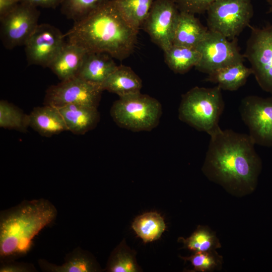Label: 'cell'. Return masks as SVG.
I'll use <instances>...</instances> for the list:
<instances>
[{
  "instance_id": "obj_15",
  "label": "cell",
  "mask_w": 272,
  "mask_h": 272,
  "mask_svg": "<svg viewBox=\"0 0 272 272\" xmlns=\"http://www.w3.org/2000/svg\"><path fill=\"white\" fill-rule=\"evenodd\" d=\"M112 57L106 53L87 51L77 76L102 87L118 66Z\"/></svg>"
},
{
  "instance_id": "obj_30",
  "label": "cell",
  "mask_w": 272,
  "mask_h": 272,
  "mask_svg": "<svg viewBox=\"0 0 272 272\" xmlns=\"http://www.w3.org/2000/svg\"><path fill=\"white\" fill-rule=\"evenodd\" d=\"M179 11L193 14H202L208 7L217 0H173Z\"/></svg>"
},
{
  "instance_id": "obj_12",
  "label": "cell",
  "mask_w": 272,
  "mask_h": 272,
  "mask_svg": "<svg viewBox=\"0 0 272 272\" xmlns=\"http://www.w3.org/2000/svg\"><path fill=\"white\" fill-rule=\"evenodd\" d=\"M179 10L173 0L154 1L143 28L163 51L173 45Z\"/></svg>"
},
{
  "instance_id": "obj_23",
  "label": "cell",
  "mask_w": 272,
  "mask_h": 272,
  "mask_svg": "<svg viewBox=\"0 0 272 272\" xmlns=\"http://www.w3.org/2000/svg\"><path fill=\"white\" fill-rule=\"evenodd\" d=\"M163 218L156 212H149L137 217L132 228L145 243L158 239L165 229Z\"/></svg>"
},
{
  "instance_id": "obj_10",
  "label": "cell",
  "mask_w": 272,
  "mask_h": 272,
  "mask_svg": "<svg viewBox=\"0 0 272 272\" xmlns=\"http://www.w3.org/2000/svg\"><path fill=\"white\" fill-rule=\"evenodd\" d=\"M103 91L101 86L75 76L50 86L46 91L45 105L57 108L70 104L97 108Z\"/></svg>"
},
{
  "instance_id": "obj_32",
  "label": "cell",
  "mask_w": 272,
  "mask_h": 272,
  "mask_svg": "<svg viewBox=\"0 0 272 272\" xmlns=\"http://www.w3.org/2000/svg\"><path fill=\"white\" fill-rule=\"evenodd\" d=\"M63 0H20V2L29 4L35 7L54 9L61 5Z\"/></svg>"
},
{
  "instance_id": "obj_5",
  "label": "cell",
  "mask_w": 272,
  "mask_h": 272,
  "mask_svg": "<svg viewBox=\"0 0 272 272\" xmlns=\"http://www.w3.org/2000/svg\"><path fill=\"white\" fill-rule=\"evenodd\" d=\"M162 113L160 102L141 92L119 97L110 114L119 127L132 131H151L159 124Z\"/></svg>"
},
{
  "instance_id": "obj_21",
  "label": "cell",
  "mask_w": 272,
  "mask_h": 272,
  "mask_svg": "<svg viewBox=\"0 0 272 272\" xmlns=\"http://www.w3.org/2000/svg\"><path fill=\"white\" fill-rule=\"evenodd\" d=\"M251 74V69L242 62L217 70L208 74L206 81L217 84L222 90L234 91L245 85Z\"/></svg>"
},
{
  "instance_id": "obj_19",
  "label": "cell",
  "mask_w": 272,
  "mask_h": 272,
  "mask_svg": "<svg viewBox=\"0 0 272 272\" xmlns=\"http://www.w3.org/2000/svg\"><path fill=\"white\" fill-rule=\"evenodd\" d=\"M208 31L194 14L180 11L173 45L196 48Z\"/></svg>"
},
{
  "instance_id": "obj_9",
  "label": "cell",
  "mask_w": 272,
  "mask_h": 272,
  "mask_svg": "<svg viewBox=\"0 0 272 272\" xmlns=\"http://www.w3.org/2000/svg\"><path fill=\"white\" fill-rule=\"evenodd\" d=\"M241 118L255 145L272 147V95L244 97L239 107Z\"/></svg>"
},
{
  "instance_id": "obj_1",
  "label": "cell",
  "mask_w": 272,
  "mask_h": 272,
  "mask_svg": "<svg viewBox=\"0 0 272 272\" xmlns=\"http://www.w3.org/2000/svg\"><path fill=\"white\" fill-rule=\"evenodd\" d=\"M202 171L210 180L240 192L256 186L262 162L248 134L221 128L210 135Z\"/></svg>"
},
{
  "instance_id": "obj_18",
  "label": "cell",
  "mask_w": 272,
  "mask_h": 272,
  "mask_svg": "<svg viewBox=\"0 0 272 272\" xmlns=\"http://www.w3.org/2000/svg\"><path fill=\"white\" fill-rule=\"evenodd\" d=\"M86 52L84 48L66 42L48 67L61 81L77 76Z\"/></svg>"
},
{
  "instance_id": "obj_4",
  "label": "cell",
  "mask_w": 272,
  "mask_h": 272,
  "mask_svg": "<svg viewBox=\"0 0 272 272\" xmlns=\"http://www.w3.org/2000/svg\"><path fill=\"white\" fill-rule=\"evenodd\" d=\"M222 89L195 87L182 96L179 119L200 131L211 135L220 128V118L225 108Z\"/></svg>"
},
{
  "instance_id": "obj_14",
  "label": "cell",
  "mask_w": 272,
  "mask_h": 272,
  "mask_svg": "<svg viewBox=\"0 0 272 272\" xmlns=\"http://www.w3.org/2000/svg\"><path fill=\"white\" fill-rule=\"evenodd\" d=\"M61 265L51 263L45 259H39L38 264L45 272H96L102 271L93 255L80 246L66 254Z\"/></svg>"
},
{
  "instance_id": "obj_3",
  "label": "cell",
  "mask_w": 272,
  "mask_h": 272,
  "mask_svg": "<svg viewBox=\"0 0 272 272\" xmlns=\"http://www.w3.org/2000/svg\"><path fill=\"white\" fill-rule=\"evenodd\" d=\"M57 211L49 200H24L0 212V261L25 256L34 239L56 219Z\"/></svg>"
},
{
  "instance_id": "obj_11",
  "label": "cell",
  "mask_w": 272,
  "mask_h": 272,
  "mask_svg": "<svg viewBox=\"0 0 272 272\" xmlns=\"http://www.w3.org/2000/svg\"><path fill=\"white\" fill-rule=\"evenodd\" d=\"M39 15L36 7L19 2L13 11L0 18L1 38L4 46L12 49L25 45L39 25Z\"/></svg>"
},
{
  "instance_id": "obj_35",
  "label": "cell",
  "mask_w": 272,
  "mask_h": 272,
  "mask_svg": "<svg viewBox=\"0 0 272 272\" xmlns=\"http://www.w3.org/2000/svg\"><path fill=\"white\" fill-rule=\"evenodd\" d=\"M17 1H19V2H20V0H17Z\"/></svg>"
},
{
  "instance_id": "obj_6",
  "label": "cell",
  "mask_w": 272,
  "mask_h": 272,
  "mask_svg": "<svg viewBox=\"0 0 272 272\" xmlns=\"http://www.w3.org/2000/svg\"><path fill=\"white\" fill-rule=\"evenodd\" d=\"M206 12L208 30L232 40L249 25L253 8L251 0H217Z\"/></svg>"
},
{
  "instance_id": "obj_27",
  "label": "cell",
  "mask_w": 272,
  "mask_h": 272,
  "mask_svg": "<svg viewBox=\"0 0 272 272\" xmlns=\"http://www.w3.org/2000/svg\"><path fill=\"white\" fill-rule=\"evenodd\" d=\"M109 0H63L61 11L67 18L79 21L99 9Z\"/></svg>"
},
{
  "instance_id": "obj_29",
  "label": "cell",
  "mask_w": 272,
  "mask_h": 272,
  "mask_svg": "<svg viewBox=\"0 0 272 272\" xmlns=\"http://www.w3.org/2000/svg\"><path fill=\"white\" fill-rule=\"evenodd\" d=\"M184 259L190 262L196 271H206L214 269L219 263L217 253L214 251L195 252Z\"/></svg>"
},
{
  "instance_id": "obj_13",
  "label": "cell",
  "mask_w": 272,
  "mask_h": 272,
  "mask_svg": "<svg viewBox=\"0 0 272 272\" xmlns=\"http://www.w3.org/2000/svg\"><path fill=\"white\" fill-rule=\"evenodd\" d=\"M65 38L56 27L39 24L25 44L28 63L48 67L65 44Z\"/></svg>"
},
{
  "instance_id": "obj_22",
  "label": "cell",
  "mask_w": 272,
  "mask_h": 272,
  "mask_svg": "<svg viewBox=\"0 0 272 272\" xmlns=\"http://www.w3.org/2000/svg\"><path fill=\"white\" fill-rule=\"evenodd\" d=\"M165 61L174 73L183 74L199 62L201 55L196 48L172 45L164 51Z\"/></svg>"
},
{
  "instance_id": "obj_33",
  "label": "cell",
  "mask_w": 272,
  "mask_h": 272,
  "mask_svg": "<svg viewBox=\"0 0 272 272\" xmlns=\"http://www.w3.org/2000/svg\"><path fill=\"white\" fill-rule=\"evenodd\" d=\"M19 2L17 0H0V18L13 11Z\"/></svg>"
},
{
  "instance_id": "obj_26",
  "label": "cell",
  "mask_w": 272,
  "mask_h": 272,
  "mask_svg": "<svg viewBox=\"0 0 272 272\" xmlns=\"http://www.w3.org/2000/svg\"><path fill=\"white\" fill-rule=\"evenodd\" d=\"M28 126V115L7 101H0L1 127L24 132Z\"/></svg>"
},
{
  "instance_id": "obj_20",
  "label": "cell",
  "mask_w": 272,
  "mask_h": 272,
  "mask_svg": "<svg viewBox=\"0 0 272 272\" xmlns=\"http://www.w3.org/2000/svg\"><path fill=\"white\" fill-rule=\"evenodd\" d=\"M141 78L129 67L120 65L109 75L102 85L104 90L115 93L119 97L140 92Z\"/></svg>"
},
{
  "instance_id": "obj_8",
  "label": "cell",
  "mask_w": 272,
  "mask_h": 272,
  "mask_svg": "<svg viewBox=\"0 0 272 272\" xmlns=\"http://www.w3.org/2000/svg\"><path fill=\"white\" fill-rule=\"evenodd\" d=\"M196 48L201 57L195 67L207 74L229 65L243 62L245 58L240 52L236 38L230 41L223 35L209 30Z\"/></svg>"
},
{
  "instance_id": "obj_16",
  "label": "cell",
  "mask_w": 272,
  "mask_h": 272,
  "mask_svg": "<svg viewBox=\"0 0 272 272\" xmlns=\"http://www.w3.org/2000/svg\"><path fill=\"white\" fill-rule=\"evenodd\" d=\"M67 130L74 134H84L94 128L100 119L97 107L70 104L58 108Z\"/></svg>"
},
{
  "instance_id": "obj_25",
  "label": "cell",
  "mask_w": 272,
  "mask_h": 272,
  "mask_svg": "<svg viewBox=\"0 0 272 272\" xmlns=\"http://www.w3.org/2000/svg\"><path fill=\"white\" fill-rule=\"evenodd\" d=\"M105 271L137 272L139 271L135 254L122 242L111 253Z\"/></svg>"
},
{
  "instance_id": "obj_34",
  "label": "cell",
  "mask_w": 272,
  "mask_h": 272,
  "mask_svg": "<svg viewBox=\"0 0 272 272\" xmlns=\"http://www.w3.org/2000/svg\"><path fill=\"white\" fill-rule=\"evenodd\" d=\"M268 5V13H272V0H267Z\"/></svg>"
},
{
  "instance_id": "obj_17",
  "label": "cell",
  "mask_w": 272,
  "mask_h": 272,
  "mask_svg": "<svg viewBox=\"0 0 272 272\" xmlns=\"http://www.w3.org/2000/svg\"><path fill=\"white\" fill-rule=\"evenodd\" d=\"M28 123L43 137H51L67 130L58 109L48 105L34 108L28 115Z\"/></svg>"
},
{
  "instance_id": "obj_31",
  "label": "cell",
  "mask_w": 272,
  "mask_h": 272,
  "mask_svg": "<svg viewBox=\"0 0 272 272\" xmlns=\"http://www.w3.org/2000/svg\"><path fill=\"white\" fill-rule=\"evenodd\" d=\"M31 263L17 262L16 260L1 262L0 272H37Z\"/></svg>"
},
{
  "instance_id": "obj_24",
  "label": "cell",
  "mask_w": 272,
  "mask_h": 272,
  "mask_svg": "<svg viewBox=\"0 0 272 272\" xmlns=\"http://www.w3.org/2000/svg\"><path fill=\"white\" fill-rule=\"evenodd\" d=\"M125 20L136 30L143 26L154 0H113Z\"/></svg>"
},
{
  "instance_id": "obj_7",
  "label": "cell",
  "mask_w": 272,
  "mask_h": 272,
  "mask_svg": "<svg viewBox=\"0 0 272 272\" xmlns=\"http://www.w3.org/2000/svg\"><path fill=\"white\" fill-rule=\"evenodd\" d=\"M243 55L260 87L272 95V25L251 27Z\"/></svg>"
},
{
  "instance_id": "obj_28",
  "label": "cell",
  "mask_w": 272,
  "mask_h": 272,
  "mask_svg": "<svg viewBox=\"0 0 272 272\" xmlns=\"http://www.w3.org/2000/svg\"><path fill=\"white\" fill-rule=\"evenodd\" d=\"M180 239L186 248L195 252L214 251L220 247L215 234L202 226L198 227L187 238Z\"/></svg>"
},
{
  "instance_id": "obj_2",
  "label": "cell",
  "mask_w": 272,
  "mask_h": 272,
  "mask_svg": "<svg viewBox=\"0 0 272 272\" xmlns=\"http://www.w3.org/2000/svg\"><path fill=\"white\" fill-rule=\"evenodd\" d=\"M138 31L124 18L113 0L82 19L75 22L64 34L67 42L87 51L104 52L119 60L133 51Z\"/></svg>"
}]
</instances>
